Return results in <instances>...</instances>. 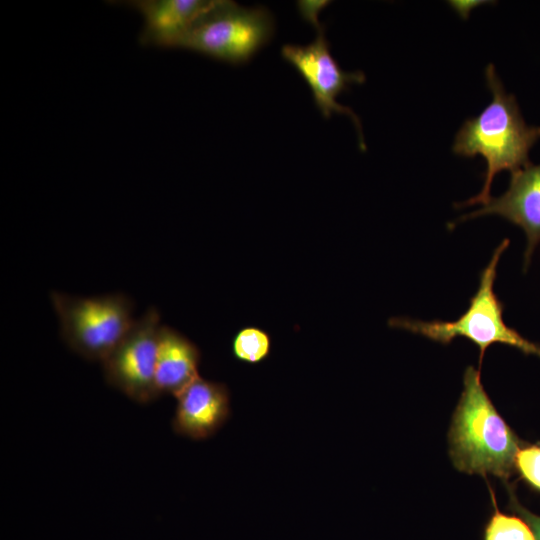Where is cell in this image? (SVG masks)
Masks as SVG:
<instances>
[{
	"instance_id": "cell-1",
	"label": "cell",
	"mask_w": 540,
	"mask_h": 540,
	"mask_svg": "<svg viewBox=\"0 0 540 540\" xmlns=\"http://www.w3.org/2000/svg\"><path fill=\"white\" fill-rule=\"evenodd\" d=\"M485 78L492 100L478 116L462 124L452 146L458 156L485 159L484 183L479 194L456 207L487 203L494 177L529 165V152L540 139V127L525 122L515 96L506 92L493 64L486 67Z\"/></svg>"
},
{
	"instance_id": "cell-2",
	"label": "cell",
	"mask_w": 540,
	"mask_h": 540,
	"mask_svg": "<svg viewBox=\"0 0 540 540\" xmlns=\"http://www.w3.org/2000/svg\"><path fill=\"white\" fill-rule=\"evenodd\" d=\"M454 467L468 474H488L506 481L515 471L520 441L496 410L482 383L480 371L468 366L463 391L448 432Z\"/></svg>"
},
{
	"instance_id": "cell-3",
	"label": "cell",
	"mask_w": 540,
	"mask_h": 540,
	"mask_svg": "<svg viewBox=\"0 0 540 540\" xmlns=\"http://www.w3.org/2000/svg\"><path fill=\"white\" fill-rule=\"evenodd\" d=\"M508 246L509 240L504 239L494 250L488 265L480 273L479 286L470 298L468 308L457 319L422 321L393 317L388 321L389 326L444 345L457 337L466 338L479 348L480 364L486 349L494 343L512 346L526 355L540 358V345L524 338L504 322V305L494 291L497 265Z\"/></svg>"
},
{
	"instance_id": "cell-4",
	"label": "cell",
	"mask_w": 540,
	"mask_h": 540,
	"mask_svg": "<svg viewBox=\"0 0 540 540\" xmlns=\"http://www.w3.org/2000/svg\"><path fill=\"white\" fill-rule=\"evenodd\" d=\"M50 299L61 339L89 361L102 362L135 321L134 302L120 292L80 297L52 291Z\"/></svg>"
},
{
	"instance_id": "cell-5",
	"label": "cell",
	"mask_w": 540,
	"mask_h": 540,
	"mask_svg": "<svg viewBox=\"0 0 540 540\" xmlns=\"http://www.w3.org/2000/svg\"><path fill=\"white\" fill-rule=\"evenodd\" d=\"M274 30V18L265 7L247 8L234 1L216 0L177 48L241 65L270 41Z\"/></svg>"
},
{
	"instance_id": "cell-6",
	"label": "cell",
	"mask_w": 540,
	"mask_h": 540,
	"mask_svg": "<svg viewBox=\"0 0 540 540\" xmlns=\"http://www.w3.org/2000/svg\"><path fill=\"white\" fill-rule=\"evenodd\" d=\"M160 326L158 309L149 307L101 362L106 383L140 404L160 397L155 382Z\"/></svg>"
},
{
	"instance_id": "cell-7",
	"label": "cell",
	"mask_w": 540,
	"mask_h": 540,
	"mask_svg": "<svg viewBox=\"0 0 540 540\" xmlns=\"http://www.w3.org/2000/svg\"><path fill=\"white\" fill-rule=\"evenodd\" d=\"M308 23L316 30L315 39L307 45H283L281 55L306 81L314 103L324 118L328 119L332 114L338 113L352 120L358 131L359 148L365 151L366 145L358 116L349 107L337 102L338 96L347 91L350 85L364 83L365 74L361 71L342 70L330 52L325 28L319 18Z\"/></svg>"
},
{
	"instance_id": "cell-8",
	"label": "cell",
	"mask_w": 540,
	"mask_h": 540,
	"mask_svg": "<svg viewBox=\"0 0 540 540\" xmlns=\"http://www.w3.org/2000/svg\"><path fill=\"white\" fill-rule=\"evenodd\" d=\"M483 215H498L520 227L527 239L524 253L526 270L540 243V164L529 165L511 173L507 190L499 197L490 198L478 210L459 218V221Z\"/></svg>"
},
{
	"instance_id": "cell-9",
	"label": "cell",
	"mask_w": 540,
	"mask_h": 540,
	"mask_svg": "<svg viewBox=\"0 0 540 540\" xmlns=\"http://www.w3.org/2000/svg\"><path fill=\"white\" fill-rule=\"evenodd\" d=\"M171 426L179 436L200 441L214 436L231 415L226 384L198 376L176 396Z\"/></svg>"
},
{
	"instance_id": "cell-10",
	"label": "cell",
	"mask_w": 540,
	"mask_h": 540,
	"mask_svg": "<svg viewBox=\"0 0 540 540\" xmlns=\"http://www.w3.org/2000/svg\"><path fill=\"white\" fill-rule=\"evenodd\" d=\"M216 0H136L126 5L144 19L143 45L177 48L183 37L215 4Z\"/></svg>"
},
{
	"instance_id": "cell-11",
	"label": "cell",
	"mask_w": 540,
	"mask_h": 540,
	"mask_svg": "<svg viewBox=\"0 0 540 540\" xmlns=\"http://www.w3.org/2000/svg\"><path fill=\"white\" fill-rule=\"evenodd\" d=\"M201 352L183 333L162 325L159 329L155 382L159 396L174 397L199 375Z\"/></svg>"
},
{
	"instance_id": "cell-12",
	"label": "cell",
	"mask_w": 540,
	"mask_h": 540,
	"mask_svg": "<svg viewBox=\"0 0 540 540\" xmlns=\"http://www.w3.org/2000/svg\"><path fill=\"white\" fill-rule=\"evenodd\" d=\"M271 344L268 332L256 326H246L233 337L231 350L236 360L256 365L269 357Z\"/></svg>"
},
{
	"instance_id": "cell-13",
	"label": "cell",
	"mask_w": 540,
	"mask_h": 540,
	"mask_svg": "<svg viewBox=\"0 0 540 540\" xmlns=\"http://www.w3.org/2000/svg\"><path fill=\"white\" fill-rule=\"evenodd\" d=\"M494 511L484 528L483 540H536L530 526L520 517L500 512L492 490Z\"/></svg>"
},
{
	"instance_id": "cell-14",
	"label": "cell",
	"mask_w": 540,
	"mask_h": 540,
	"mask_svg": "<svg viewBox=\"0 0 540 540\" xmlns=\"http://www.w3.org/2000/svg\"><path fill=\"white\" fill-rule=\"evenodd\" d=\"M515 470L531 487L540 491V446L520 448L515 458Z\"/></svg>"
},
{
	"instance_id": "cell-15",
	"label": "cell",
	"mask_w": 540,
	"mask_h": 540,
	"mask_svg": "<svg viewBox=\"0 0 540 540\" xmlns=\"http://www.w3.org/2000/svg\"><path fill=\"white\" fill-rule=\"evenodd\" d=\"M509 507L530 526L536 540H540V516L523 507L512 492H510Z\"/></svg>"
},
{
	"instance_id": "cell-16",
	"label": "cell",
	"mask_w": 540,
	"mask_h": 540,
	"mask_svg": "<svg viewBox=\"0 0 540 540\" xmlns=\"http://www.w3.org/2000/svg\"><path fill=\"white\" fill-rule=\"evenodd\" d=\"M330 1L324 0H302L297 2V8L303 20L308 22L313 18L319 17L320 12L329 4Z\"/></svg>"
}]
</instances>
